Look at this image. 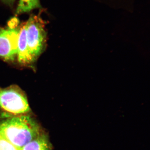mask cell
Returning <instances> with one entry per match:
<instances>
[{
  "instance_id": "5b68a950",
  "label": "cell",
  "mask_w": 150,
  "mask_h": 150,
  "mask_svg": "<svg viewBox=\"0 0 150 150\" xmlns=\"http://www.w3.org/2000/svg\"><path fill=\"white\" fill-rule=\"evenodd\" d=\"M16 58L21 64H30L33 62L28 51L24 23L21 25L20 27Z\"/></svg>"
},
{
  "instance_id": "3957f363",
  "label": "cell",
  "mask_w": 150,
  "mask_h": 150,
  "mask_svg": "<svg viewBox=\"0 0 150 150\" xmlns=\"http://www.w3.org/2000/svg\"><path fill=\"white\" fill-rule=\"evenodd\" d=\"M0 108L9 115H25L30 111L25 93L16 85L0 88Z\"/></svg>"
},
{
  "instance_id": "7a4b0ae2",
  "label": "cell",
  "mask_w": 150,
  "mask_h": 150,
  "mask_svg": "<svg viewBox=\"0 0 150 150\" xmlns=\"http://www.w3.org/2000/svg\"><path fill=\"white\" fill-rule=\"evenodd\" d=\"M24 24L28 51L34 62L46 46L47 33L45 23L39 15H32Z\"/></svg>"
},
{
  "instance_id": "9c48e42d",
  "label": "cell",
  "mask_w": 150,
  "mask_h": 150,
  "mask_svg": "<svg viewBox=\"0 0 150 150\" xmlns=\"http://www.w3.org/2000/svg\"><path fill=\"white\" fill-rule=\"evenodd\" d=\"M2 2L9 6L12 7L13 5L16 0H1Z\"/></svg>"
},
{
  "instance_id": "8992f818",
  "label": "cell",
  "mask_w": 150,
  "mask_h": 150,
  "mask_svg": "<svg viewBox=\"0 0 150 150\" xmlns=\"http://www.w3.org/2000/svg\"><path fill=\"white\" fill-rule=\"evenodd\" d=\"M20 150H52V146L48 137L43 132Z\"/></svg>"
},
{
  "instance_id": "277c9868",
  "label": "cell",
  "mask_w": 150,
  "mask_h": 150,
  "mask_svg": "<svg viewBox=\"0 0 150 150\" xmlns=\"http://www.w3.org/2000/svg\"><path fill=\"white\" fill-rule=\"evenodd\" d=\"M20 27L16 18L9 21L7 27H0V58L4 61L13 62L16 58Z\"/></svg>"
},
{
  "instance_id": "52a82bcc",
  "label": "cell",
  "mask_w": 150,
  "mask_h": 150,
  "mask_svg": "<svg viewBox=\"0 0 150 150\" xmlns=\"http://www.w3.org/2000/svg\"><path fill=\"white\" fill-rule=\"evenodd\" d=\"M41 8L40 0H19L16 15L28 12L36 8Z\"/></svg>"
},
{
  "instance_id": "6da1fadb",
  "label": "cell",
  "mask_w": 150,
  "mask_h": 150,
  "mask_svg": "<svg viewBox=\"0 0 150 150\" xmlns=\"http://www.w3.org/2000/svg\"><path fill=\"white\" fill-rule=\"evenodd\" d=\"M11 116L0 122V132L19 149L43 133L39 124L29 115Z\"/></svg>"
},
{
  "instance_id": "ba28073f",
  "label": "cell",
  "mask_w": 150,
  "mask_h": 150,
  "mask_svg": "<svg viewBox=\"0 0 150 150\" xmlns=\"http://www.w3.org/2000/svg\"><path fill=\"white\" fill-rule=\"evenodd\" d=\"M0 150H20L4 137L0 132Z\"/></svg>"
}]
</instances>
